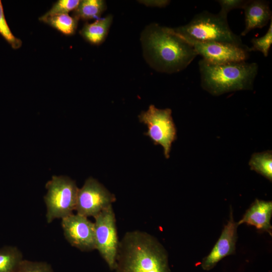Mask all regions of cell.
<instances>
[{
    "mask_svg": "<svg viewBox=\"0 0 272 272\" xmlns=\"http://www.w3.org/2000/svg\"><path fill=\"white\" fill-rule=\"evenodd\" d=\"M144 55L156 71L172 74L186 69L197 55L192 46L172 28L153 23L143 32Z\"/></svg>",
    "mask_w": 272,
    "mask_h": 272,
    "instance_id": "6da1fadb",
    "label": "cell"
},
{
    "mask_svg": "<svg viewBox=\"0 0 272 272\" xmlns=\"http://www.w3.org/2000/svg\"><path fill=\"white\" fill-rule=\"evenodd\" d=\"M114 272H171L167 251L154 236L134 230L119 242Z\"/></svg>",
    "mask_w": 272,
    "mask_h": 272,
    "instance_id": "7a4b0ae2",
    "label": "cell"
},
{
    "mask_svg": "<svg viewBox=\"0 0 272 272\" xmlns=\"http://www.w3.org/2000/svg\"><path fill=\"white\" fill-rule=\"evenodd\" d=\"M198 68L201 87L214 96L252 90L258 72L257 63L246 61L217 64L201 59Z\"/></svg>",
    "mask_w": 272,
    "mask_h": 272,
    "instance_id": "3957f363",
    "label": "cell"
},
{
    "mask_svg": "<svg viewBox=\"0 0 272 272\" xmlns=\"http://www.w3.org/2000/svg\"><path fill=\"white\" fill-rule=\"evenodd\" d=\"M173 29L185 40L229 43L249 49L241 37L232 31L227 17L219 13L203 11L194 15L187 24Z\"/></svg>",
    "mask_w": 272,
    "mask_h": 272,
    "instance_id": "277c9868",
    "label": "cell"
},
{
    "mask_svg": "<svg viewBox=\"0 0 272 272\" xmlns=\"http://www.w3.org/2000/svg\"><path fill=\"white\" fill-rule=\"evenodd\" d=\"M46 187L47 192L44 198L48 223L73 214L79 189L74 180L66 176H53L46 183Z\"/></svg>",
    "mask_w": 272,
    "mask_h": 272,
    "instance_id": "5b68a950",
    "label": "cell"
},
{
    "mask_svg": "<svg viewBox=\"0 0 272 272\" xmlns=\"http://www.w3.org/2000/svg\"><path fill=\"white\" fill-rule=\"evenodd\" d=\"M140 121L146 124L148 130L145 133L155 145H160L164 149L166 158L170 157L172 143L177 138L176 128L169 108L160 109L151 105L146 111L139 116Z\"/></svg>",
    "mask_w": 272,
    "mask_h": 272,
    "instance_id": "8992f818",
    "label": "cell"
},
{
    "mask_svg": "<svg viewBox=\"0 0 272 272\" xmlns=\"http://www.w3.org/2000/svg\"><path fill=\"white\" fill-rule=\"evenodd\" d=\"M95 249H97L110 270H113L119 241L116 219L112 205L94 217Z\"/></svg>",
    "mask_w": 272,
    "mask_h": 272,
    "instance_id": "52a82bcc",
    "label": "cell"
},
{
    "mask_svg": "<svg viewBox=\"0 0 272 272\" xmlns=\"http://www.w3.org/2000/svg\"><path fill=\"white\" fill-rule=\"evenodd\" d=\"M116 200L110 193L97 180L87 179L84 185L78 189L76 211L86 217H95L102 210L111 206Z\"/></svg>",
    "mask_w": 272,
    "mask_h": 272,
    "instance_id": "ba28073f",
    "label": "cell"
},
{
    "mask_svg": "<svg viewBox=\"0 0 272 272\" xmlns=\"http://www.w3.org/2000/svg\"><path fill=\"white\" fill-rule=\"evenodd\" d=\"M185 40L192 46L202 59L210 63L219 64L246 61L249 57V49L231 44Z\"/></svg>",
    "mask_w": 272,
    "mask_h": 272,
    "instance_id": "9c48e42d",
    "label": "cell"
},
{
    "mask_svg": "<svg viewBox=\"0 0 272 272\" xmlns=\"http://www.w3.org/2000/svg\"><path fill=\"white\" fill-rule=\"evenodd\" d=\"M61 226L66 240L72 246L82 251L96 249L94 223L87 217L72 214L62 219Z\"/></svg>",
    "mask_w": 272,
    "mask_h": 272,
    "instance_id": "30bf717a",
    "label": "cell"
},
{
    "mask_svg": "<svg viewBox=\"0 0 272 272\" xmlns=\"http://www.w3.org/2000/svg\"><path fill=\"white\" fill-rule=\"evenodd\" d=\"M238 226L237 223L234 221L231 208L229 219L219 239L209 254L202 260L201 266L203 269L210 270L223 258L234 254L238 238Z\"/></svg>",
    "mask_w": 272,
    "mask_h": 272,
    "instance_id": "8fae6325",
    "label": "cell"
},
{
    "mask_svg": "<svg viewBox=\"0 0 272 272\" xmlns=\"http://www.w3.org/2000/svg\"><path fill=\"white\" fill-rule=\"evenodd\" d=\"M271 216L272 202L256 199L237 224L238 226L246 224L254 226L257 230L266 232L271 235Z\"/></svg>",
    "mask_w": 272,
    "mask_h": 272,
    "instance_id": "7c38bea8",
    "label": "cell"
},
{
    "mask_svg": "<svg viewBox=\"0 0 272 272\" xmlns=\"http://www.w3.org/2000/svg\"><path fill=\"white\" fill-rule=\"evenodd\" d=\"M243 10L245 27L241 36H245L252 30L263 28L272 18L269 3L266 1L249 0Z\"/></svg>",
    "mask_w": 272,
    "mask_h": 272,
    "instance_id": "4fadbf2b",
    "label": "cell"
},
{
    "mask_svg": "<svg viewBox=\"0 0 272 272\" xmlns=\"http://www.w3.org/2000/svg\"><path fill=\"white\" fill-rule=\"evenodd\" d=\"M113 17L109 15L100 18L92 23H86L80 33L88 42L99 45L106 39L112 22Z\"/></svg>",
    "mask_w": 272,
    "mask_h": 272,
    "instance_id": "5bb4252c",
    "label": "cell"
},
{
    "mask_svg": "<svg viewBox=\"0 0 272 272\" xmlns=\"http://www.w3.org/2000/svg\"><path fill=\"white\" fill-rule=\"evenodd\" d=\"M106 2L102 0L80 1L74 11L73 16L78 20H89L98 19L106 9Z\"/></svg>",
    "mask_w": 272,
    "mask_h": 272,
    "instance_id": "9a60e30c",
    "label": "cell"
},
{
    "mask_svg": "<svg viewBox=\"0 0 272 272\" xmlns=\"http://www.w3.org/2000/svg\"><path fill=\"white\" fill-rule=\"evenodd\" d=\"M23 255L15 246H5L0 249V272H20Z\"/></svg>",
    "mask_w": 272,
    "mask_h": 272,
    "instance_id": "2e32d148",
    "label": "cell"
},
{
    "mask_svg": "<svg viewBox=\"0 0 272 272\" xmlns=\"http://www.w3.org/2000/svg\"><path fill=\"white\" fill-rule=\"evenodd\" d=\"M250 169L269 180H272V153L266 151L253 154L249 162Z\"/></svg>",
    "mask_w": 272,
    "mask_h": 272,
    "instance_id": "e0dca14e",
    "label": "cell"
},
{
    "mask_svg": "<svg viewBox=\"0 0 272 272\" xmlns=\"http://www.w3.org/2000/svg\"><path fill=\"white\" fill-rule=\"evenodd\" d=\"M79 20L68 14H61L49 17L43 22L65 35L75 33Z\"/></svg>",
    "mask_w": 272,
    "mask_h": 272,
    "instance_id": "ac0fdd59",
    "label": "cell"
},
{
    "mask_svg": "<svg viewBox=\"0 0 272 272\" xmlns=\"http://www.w3.org/2000/svg\"><path fill=\"white\" fill-rule=\"evenodd\" d=\"M79 0H59L53 4L52 8L43 16L39 18L43 22L46 19L54 16L68 14L74 11L78 6Z\"/></svg>",
    "mask_w": 272,
    "mask_h": 272,
    "instance_id": "d6986e66",
    "label": "cell"
},
{
    "mask_svg": "<svg viewBox=\"0 0 272 272\" xmlns=\"http://www.w3.org/2000/svg\"><path fill=\"white\" fill-rule=\"evenodd\" d=\"M251 42L252 45L249 47L250 52L259 51L264 57L268 56L272 44V19L265 34L261 37L252 38Z\"/></svg>",
    "mask_w": 272,
    "mask_h": 272,
    "instance_id": "ffe728a7",
    "label": "cell"
},
{
    "mask_svg": "<svg viewBox=\"0 0 272 272\" xmlns=\"http://www.w3.org/2000/svg\"><path fill=\"white\" fill-rule=\"evenodd\" d=\"M0 35L14 49L19 48L22 44V41L15 37L12 32L6 20L3 6L0 0Z\"/></svg>",
    "mask_w": 272,
    "mask_h": 272,
    "instance_id": "44dd1931",
    "label": "cell"
},
{
    "mask_svg": "<svg viewBox=\"0 0 272 272\" xmlns=\"http://www.w3.org/2000/svg\"><path fill=\"white\" fill-rule=\"evenodd\" d=\"M20 272H53L50 264L45 262L23 260Z\"/></svg>",
    "mask_w": 272,
    "mask_h": 272,
    "instance_id": "7402d4cb",
    "label": "cell"
},
{
    "mask_svg": "<svg viewBox=\"0 0 272 272\" xmlns=\"http://www.w3.org/2000/svg\"><path fill=\"white\" fill-rule=\"evenodd\" d=\"M249 0H219L221 9L218 13L221 16L227 17L228 13L232 10L243 9Z\"/></svg>",
    "mask_w": 272,
    "mask_h": 272,
    "instance_id": "603a6c76",
    "label": "cell"
}]
</instances>
